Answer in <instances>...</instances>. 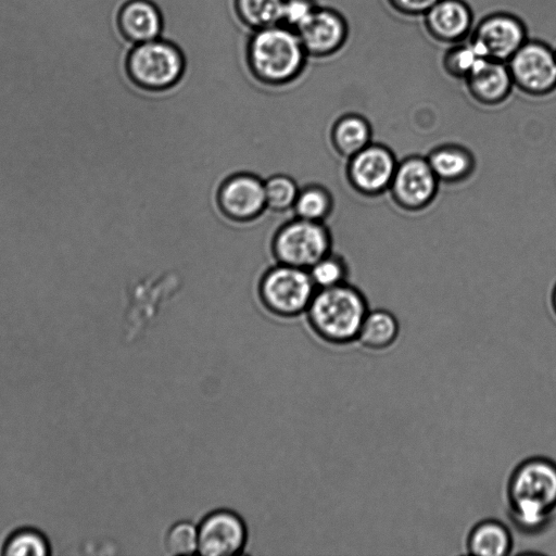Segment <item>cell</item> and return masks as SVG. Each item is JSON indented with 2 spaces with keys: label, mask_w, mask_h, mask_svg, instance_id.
I'll list each match as a JSON object with an SVG mask.
<instances>
[{
  "label": "cell",
  "mask_w": 556,
  "mask_h": 556,
  "mask_svg": "<svg viewBox=\"0 0 556 556\" xmlns=\"http://www.w3.org/2000/svg\"><path fill=\"white\" fill-rule=\"evenodd\" d=\"M505 491L507 518L516 530L541 533L556 508V462L543 455L520 460L509 472Z\"/></svg>",
  "instance_id": "obj_1"
},
{
  "label": "cell",
  "mask_w": 556,
  "mask_h": 556,
  "mask_svg": "<svg viewBox=\"0 0 556 556\" xmlns=\"http://www.w3.org/2000/svg\"><path fill=\"white\" fill-rule=\"evenodd\" d=\"M308 58L299 34L283 24L252 30L245 42L251 74L268 86H283L299 78Z\"/></svg>",
  "instance_id": "obj_2"
},
{
  "label": "cell",
  "mask_w": 556,
  "mask_h": 556,
  "mask_svg": "<svg viewBox=\"0 0 556 556\" xmlns=\"http://www.w3.org/2000/svg\"><path fill=\"white\" fill-rule=\"evenodd\" d=\"M364 292L351 282L317 289L307 309L309 328L324 341L344 345L357 340L369 312Z\"/></svg>",
  "instance_id": "obj_3"
},
{
  "label": "cell",
  "mask_w": 556,
  "mask_h": 556,
  "mask_svg": "<svg viewBox=\"0 0 556 556\" xmlns=\"http://www.w3.org/2000/svg\"><path fill=\"white\" fill-rule=\"evenodd\" d=\"M125 64L132 83L149 91L175 87L187 70L184 50L176 42L162 37L132 45Z\"/></svg>",
  "instance_id": "obj_4"
},
{
  "label": "cell",
  "mask_w": 556,
  "mask_h": 556,
  "mask_svg": "<svg viewBox=\"0 0 556 556\" xmlns=\"http://www.w3.org/2000/svg\"><path fill=\"white\" fill-rule=\"evenodd\" d=\"M332 251V236L325 223L295 217L286 223L274 240L279 264L304 269Z\"/></svg>",
  "instance_id": "obj_5"
},
{
  "label": "cell",
  "mask_w": 556,
  "mask_h": 556,
  "mask_svg": "<svg viewBox=\"0 0 556 556\" xmlns=\"http://www.w3.org/2000/svg\"><path fill=\"white\" fill-rule=\"evenodd\" d=\"M317 291L308 269L278 264L263 277L261 295L266 307L281 317H295L306 312Z\"/></svg>",
  "instance_id": "obj_6"
},
{
  "label": "cell",
  "mask_w": 556,
  "mask_h": 556,
  "mask_svg": "<svg viewBox=\"0 0 556 556\" xmlns=\"http://www.w3.org/2000/svg\"><path fill=\"white\" fill-rule=\"evenodd\" d=\"M514 86L531 97L556 90L555 49L542 40L528 39L507 62Z\"/></svg>",
  "instance_id": "obj_7"
},
{
  "label": "cell",
  "mask_w": 556,
  "mask_h": 556,
  "mask_svg": "<svg viewBox=\"0 0 556 556\" xmlns=\"http://www.w3.org/2000/svg\"><path fill=\"white\" fill-rule=\"evenodd\" d=\"M397 163L388 146L370 142L346 160L345 181L364 198L379 197L389 190Z\"/></svg>",
  "instance_id": "obj_8"
},
{
  "label": "cell",
  "mask_w": 556,
  "mask_h": 556,
  "mask_svg": "<svg viewBox=\"0 0 556 556\" xmlns=\"http://www.w3.org/2000/svg\"><path fill=\"white\" fill-rule=\"evenodd\" d=\"M440 181L426 156L413 154L399 161L388 192L406 212H420L434 201Z\"/></svg>",
  "instance_id": "obj_9"
},
{
  "label": "cell",
  "mask_w": 556,
  "mask_h": 556,
  "mask_svg": "<svg viewBox=\"0 0 556 556\" xmlns=\"http://www.w3.org/2000/svg\"><path fill=\"white\" fill-rule=\"evenodd\" d=\"M528 39L525 22L503 11L485 15L469 36L470 43L482 58L505 63Z\"/></svg>",
  "instance_id": "obj_10"
},
{
  "label": "cell",
  "mask_w": 556,
  "mask_h": 556,
  "mask_svg": "<svg viewBox=\"0 0 556 556\" xmlns=\"http://www.w3.org/2000/svg\"><path fill=\"white\" fill-rule=\"evenodd\" d=\"M198 553L204 556H233L243 552L248 530L233 510L220 508L205 515L198 525Z\"/></svg>",
  "instance_id": "obj_11"
},
{
  "label": "cell",
  "mask_w": 556,
  "mask_h": 556,
  "mask_svg": "<svg viewBox=\"0 0 556 556\" xmlns=\"http://www.w3.org/2000/svg\"><path fill=\"white\" fill-rule=\"evenodd\" d=\"M296 33L309 58L324 59L334 55L344 47L349 38V24L338 10L319 5Z\"/></svg>",
  "instance_id": "obj_12"
},
{
  "label": "cell",
  "mask_w": 556,
  "mask_h": 556,
  "mask_svg": "<svg viewBox=\"0 0 556 556\" xmlns=\"http://www.w3.org/2000/svg\"><path fill=\"white\" fill-rule=\"evenodd\" d=\"M218 201L232 219L255 218L266 210L264 180L252 174L233 175L222 185Z\"/></svg>",
  "instance_id": "obj_13"
},
{
  "label": "cell",
  "mask_w": 556,
  "mask_h": 556,
  "mask_svg": "<svg viewBox=\"0 0 556 556\" xmlns=\"http://www.w3.org/2000/svg\"><path fill=\"white\" fill-rule=\"evenodd\" d=\"M422 17L428 35L450 46L467 40L473 28L472 10L464 0H439Z\"/></svg>",
  "instance_id": "obj_14"
},
{
  "label": "cell",
  "mask_w": 556,
  "mask_h": 556,
  "mask_svg": "<svg viewBox=\"0 0 556 556\" xmlns=\"http://www.w3.org/2000/svg\"><path fill=\"white\" fill-rule=\"evenodd\" d=\"M464 81L470 97L485 106L502 104L515 87L507 63L484 58Z\"/></svg>",
  "instance_id": "obj_15"
},
{
  "label": "cell",
  "mask_w": 556,
  "mask_h": 556,
  "mask_svg": "<svg viewBox=\"0 0 556 556\" xmlns=\"http://www.w3.org/2000/svg\"><path fill=\"white\" fill-rule=\"evenodd\" d=\"M117 24L132 45L162 37L165 27L164 14L152 0H126L118 11Z\"/></svg>",
  "instance_id": "obj_16"
},
{
  "label": "cell",
  "mask_w": 556,
  "mask_h": 556,
  "mask_svg": "<svg viewBox=\"0 0 556 556\" xmlns=\"http://www.w3.org/2000/svg\"><path fill=\"white\" fill-rule=\"evenodd\" d=\"M465 548L467 555L506 556L514 548V538L507 525L496 518H485L472 525Z\"/></svg>",
  "instance_id": "obj_17"
},
{
  "label": "cell",
  "mask_w": 556,
  "mask_h": 556,
  "mask_svg": "<svg viewBox=\"0 0 556 556\" xmlns=\"http://www.w3.org/2000/svg\"><path fill=\"white\" fill-rule=\"evenodd\" d=\"M440 182L458 184L467 180L476 168L472 152L457 143L434 147L426 155Z\"/></svg>",
  "instance_id": "obj_18"
},
{
  "label": "cell",
  "mask_w": 556,
  "mask_h": 556,
  "mask_svg": "<svg viewBox=\"0 0 556 556\" xmlns=\"http://www.w3.org/2000/svg\"><path fill=\"white\" fill-rule=\"evenodd\" d=\"M331 142L336 152L348 160L372 142V127L362 114L344 112L332 124Z\"/></svg>",
  "instance_id": "obj_19"
},
{
  "label": "cell",
  "mask_w": 556,
  "mask_h": 556,
  "mask_svg": "<svg viewBox=\"0 0 556 556\" xmlns=\"http://www.w3.org/2000/svg\"><path fill=\"white\" fill-rule=\"evenodd\" d=\"M400 323L396 316L384 308L369 309L357 337V342L370 351H384L396 342Z\"/></svg>",
  "instance_id": "obj_20"
},
{
  "label": "cell",
  "mask_w": 556,
  "mask_h": 556,
  "mask_svg": "<svg viewBox=\"0 0 556 556\" xmlns=\"http://www.w3.org/2000/svg\"><path fill=\"white\" fill-rule=\"evenodd\" d=\"M285 0H233L240 23L251 30L281 24Z\"/></svg>",
  "instance_id": "obj_21"
},
{
  "label": "cell",
  "mask_w": 556,
  "mask_h": 556,
  "mask_svg": "<svg viewBox=\"0 0 556 556\" xmlns=\"http://www.w3.org/2000/svg\"><path fill=\"white\" fill-rule=\"evenodd\" d=\"M336 206L330 189L320 185H308L300 189L293 210L295 216L311 222H325Z\"/></svg>",
  "instance_id": "obj_22"
},
{
  "label": "cell",
  "mask_w": 556,
  "mask_h": 556,
  "mask_svg": "<svg viewBox=\"0 0 556 556\" xmlns=\"http://www.w3.org/2000/svg\"><path fill=\"white\" fill-rule=\"evenodd\" d=\"M0 554L7 556H47L51 546L38 529L24 527L11 532L1 545Z\"/></svg>",
  "instance_id": "obj_23"
},
{
  "label": "cell",
  "mask_w": 556,
  "mask_h": 556,
  "mask_svg": "<svg viewBox=\"0 0 556 556\" xmlns=\"http://www.w3.org/2000/svg\"><path fill=\"white\" fill-rule=\"evenodd\" d=\"M311 278L317 289L331 288L350 282V265L346 257L336 251L316 262L308 268Z\"/></svg>",
  "instance_id": "obj_24"
},
{
  "label": "cell",
  "mask_w": 556,
  "mask_h": 556,
  "mask_svg": "<svg viewBox=\"0 0 556 556\" xmlns=\"http://www.w3.org/2000/svg\"><path fill=\"white\" fill-rule=\"evenodd\" d=\"M266 207L273 211L292 210L300 192L298 182L285 174H276L264 180Z\"/></svg>",
  "instance_id": "obj_25"
},
{
  "label": "cell",
  "mask_w": 556,
  "mask_h": 556,
  "mask_svg": "<svg viewBox=\"0 0 556 556\" xmlns=\"http://www.w3.org/2000/svg\"><path fill=\"white\" fill-rule=\"evenodd\" d=\"M483 59L469 40L451 45L442 58V67L452 78L465 80L477 63Z\"/></svg>",
  "instance_id": "obj_26"
},
{
  "label": "cell",
  "mask_w": 556,
  "mask_h": 556,
  "mask_svg": "<svg viewBox=\"0 0 556 556\" xmlns=\"http://www.w3.org/2000/svg\"><path fill=\"white\" fill-rule=\"evenodd\" d=\"M198 526L189 520L173 523L164 535V549L168 555L198 553Z\"/></svg>",
  "instance_id": "obj_27"
},
{
  "label": "cell",
  "mask_w": 556,
  "mask_h": 556,
  "mask_svg": "<svg viewBox=\"0 0 556 556\" xmlns=\"http://www.w3.org/2000/svg\"><path fill=\"white\" fill-rule=\"evenodd\" d=\"M318 7L316 0H285L281 24L296 31L309 20Z\"/></svg>",
  "instance_id": "obj_28"
},
{
  "label": "cell",
  "mask_w": 556,
  "mask_h": 556,
  "mask_svg": "<svg viewBox=\"0 0 556 556\" xmlns=\"http://www.w3.org/2000/svg\"><path fill=\"white\" fill-rule=\"evenodd\" d=\"M390 7L405 16H422L439 0H387Z\"/></svg>",
  "instance_id": "obj_29"
},
{
  "label": "cell",
  "mask_w": 556,
  "mask_h": 556,
  "mask_svg": "<svg viewBox=\"0 0 556 556\" xmlns=\"http://www.w3.org/2000/svg\"><path fill=\"white\" fill-rule=\"evenodd\" d=\"M551 305H552L554 314L556 315V283H555V286L553 287V290H552Z\"/></svg>",
  "instance_id": "obj_30"
},
{
  "label": "cell",
  "mask_w": 556,
  "mask_h": 556,
  "mask_svg": "<svg viewBox=\"0 0 556 556\" xmlns=\"http://www.w3.org/2000/svg\"><path fill=\"white\" fill-rule=\"evenodd\" d=\"M87 201H89V203H92V197L87 198ZM92 213H93V205H92ZM93 227H94V217H93ZM94 239H96V230H94ZM96 250H97V241H96ZM97 260H98V263H100V255L98 254V250H97Z\"/></svg>",
  "instance_id": "obj_31"
},
{
  "label": "cell",
  "mask_w": 556,
  "mask_h": 556,
  "mask_svg": "<svg viewBox=\"0 0 556 556\" xmlns=\"http://www.w3.org/2000/svg\"><path fill=\"white\" fill-rule=\"evenodd\" d=\"M555 54H556V49H555Z\"/></svg>",
  "instance_id": "obj_32"
}]
</instances>
